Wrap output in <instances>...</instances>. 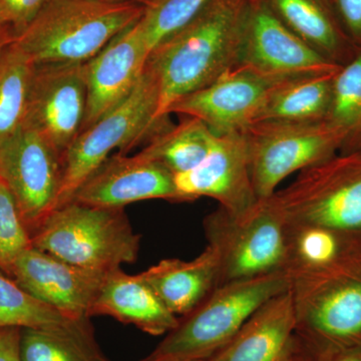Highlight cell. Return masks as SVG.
<instances>
[{"mask_svg": "<svg viewBox=\"0 0 361 361\" xmlns=\"http://www.w3.org/2000/svg\"><path fill=\"white\" fill-rule=\"evenodd\" d=\"M249 1L211 0L151 51L147 66L158 85L159 120H169V109L180 97L236 68Z\"/></svg>", "mask_w": 361, "mask_h": 361, "instance_id": "cell-1", "label": "cell"}, {"mask_svg": "<svg viewBox=\"0 0 361 361\" xmlns=\"http://www.w3.org/2000/svg\"><path fill=\"white\" fill-rule=\"evenodd\" d=\"M145 11L129 2L49 0L14 44L35 65L85 63Z\"/></svg>", "mask_w": 361, "mask_h": 361, "instance_id": "cell-2", "label": "cell"}, {"mask_svg": "<svg viewBox=\"0 0 361 361\" xmlns=\"http://www.w3.org/2000/svg\"><path fill=\"white\" fill-rule=\"evenodd\" d=\"M290 277L294 334L314 360L361 351V258Z\"/></svg>", "mask_w": 361, "mask_h": 361, "instance_id": "cell-3", "label": "cell"}, {"mask_svg": "<svg viewBox=\"0 0 361 361\" xmlns=\"http://www.w3.org/2000/svg\"><path fill=\"white\" fill-rule=\"evenodd\" d=\"M287 271L218 286L179 323L144 360H208L224 348L254 311L272 297L288 290Z\"/></svg>", "mask_w": 361, "mask_h": 361, "instance_id": "cell-4", "label": "cell"}, {"mask_svg": "<svg viewBox=\"0 0 361 361\" xmlns=\"http://www.w3.org/2000/svg\"><path fill=\"white\" fill-rule=\"evenodd\" d=\"M141 235L123 209L71 201L54 209L32 235V246L71 265L109 273L139 255Z\"/></svg>", "mask_w": 361, "mask_h": 361, "instance_id": "cell-5", "label": "cell"}, {"mask_svg": "<svg viewBox=\"0 0 361 361\" xmlns=\"http://www.w3.org/2000/svg\"><path fill=\"white\" fill-rule=\"evenodd\" d=\"M204 229L219 262L218 286L286 271L287 220L274 195L240 215L219 207Z\"/></svg>", "mask_w": 361, "mask_h": 361, "instance_id": "cell-6", "label": "cell"}, {"mask_svg": "<svg viewBox=\"0 0 361 361\" xmlns=\"http://www.w3.org/2000/svg\"><path fill=\"white\" fill-rule=\"evenodd\" d=\"M158 104V85L146 63L130 97L82 130L66 152L56 209L71 201L78 188L111 157V152L118 149L123 154L172 125L169 120L157 118Z\"/></svg>", "mask_w": 361, "mask_h": 361, "instance_id": "cell-7", "label": "cell"}, {"mask_svg": "<svg viewBox=\"0 0 361 361\" xmlns=\"http://www.w3.org/2000/svg\"><path fill=\"white\" fill-rule=\"evenodd\" d=\"M274 197L287 222L361 236V152H342L304 169Z\"/></svg>", "mask_w": 361, "mask_h": 361, "instance_id": "cell-8", "label": "cell"}, {"mask_svg": "<svg viewBox=\"0 0 361 361\" xmlns=\"http://www.w3.org/2000/svg\"><path fill=\"white\" fill-rule=\"evenodd\" d=\"M241 133L258 199L270 198L287 177L336 155L344 144L343 135L326 120L264 121L247 126Z\"/></svg>", "mask_w": 361, "mask_h": 361, "instance_id": "cell-9", "label": "cell"}, {"mask_svg": "<svg viewBox=\"0 0 361 361\" xmlns=\"http://www.w3.org/2000/svg\"><path fill=\"white\" fill-rule=\"evenodd\" d=\"M63 174V157L30 128L23 125L0 142V180L28 231H37L56 209Z\"/></svg>", "mask_w": 361, "mask_h": 361, "instance_id": "cell-10", "label": "cell"}, {"mask_svg": "<svg viewBox=\"0 0 361 361\" xmlns=\"http://www.w3.org/2000/svg\"><path fill=\"white\" fill-rule=\"evenodd\" d=\"M87 99L85 63L35 65L23 125L63 159L82 132Z\"/></svg>", "mask_w": 361, "mask_h": 361, "instance_id": "cell-11", "label": "cell"}, {"mask_svg": "<svg viewBox=\"0 0 361 361\" xmlns=\"http://www.w3.org/2000/svg\"><path fill=\"white\" fill-rule=\"evenodd\" d=\"M274 78H294L338 70L287 27L265 0H250L238 65Z\"/></svg>", "mask_w": 361, "mask_h": 361, "instance_id": "cell-12", "label": "cell"}, {"mask_svg": "<svg viewBox=\"0 0 361 361\" xmlns=\"http://www.w3.org/2000/svg\"><path fill=\"white\" fill-rule=\"evenodd\" d=\"M288 78L236 66L212 84L180 97L168 114L198 118L215 135L242 132L254 123L272 90Z\"/></svg>", "mask_w": 361, "mask_h": 361, "instance_id": "cell-13", "label": "cell"}, {"mask_svg": "<svg viewBox=\"0 0 361 361\" xmlns=\"http://www.w3.org/2000/svg\"><path fill=\"white\" fill-rule=\"evenodd\" d=\"M174 182L178 202L208 197L232 215L245 213L258 201L241 132L215 135L206 158L192 170L174 175Z\"/></svg>", "mask_w": 361, "mask_h": 361, "instance_id": "cell-14", "label": "cell"}, {"mask_svg": "<svg viewBox=\"0 0 361 361\" xmlns=\"http://www.w3.org/2000/svg\"><path fill=\"white\" fill-rule=\"evenodd\" d=\"M11 273L21 288L73 320L90 319L108 274L71 265L32 246L18 257Z\"/></svg>", "mask_w": 361, "mask_h": 361, "instance_id": "cell-15", "label": "cell"}, {"mask_svg": "<svg viewBox=\"0 0 361 361\" xmlns=\"http://www.w3.org/2000/svg\"><path fill=\"white\" fill-rule=\"evenodd\" d=\"M178 202L174 174L140 154L109 157L82 183L71 201L99 208L123 209L135 202Z\"/></svg>", "mask_w": 361, "mask_h": 361, "instance_id": "cell-16", "label": "cell"}, {"mask_svg": "<svg viewBox=\"0 0 361 361\" xmlns=\"http://www.w3.org/2000/svg\"><path fill=\"white\" fill-rule=\"evenodd\" d=\"M140 20L85 63L87 99L82 130L120 106L139 82L149 56Z\"/></svg>", "mask_w": 361, "mask_h": 361, "instance_id": "cell-17", "label": "cell"}, {"mask_svg": "<svg viewBox=\"0 0 361 361\" xmlns=\"http://www.w3.org/2000/svg\"><path fill=\"white\" fill-rule=\"evenodd\" d=\"M97 315L111 316L154 336L169 334L180 320L168 310L141 273L129 275L121 268L104 277L90 310V317Z\"/></svg>", "mask_w": 361, "mask_h": 361, "instance_id": "cell-18", "label": "cell"}, {"mask_svg": "<svg viewBox=\"0 0 361 361\" xmlns=\"http://www.w3.org/2000/svg\"><path fill=\"white\" fill-rule=\"evenodd\" d=\"M295 330L291 289L272 297L243 323L209 361H271Z\"/></svg>", "mask_w": 361, "mask_h": 361, "instance_id": "cell-19", "label": "cell"}, {"mask_svg": "<svg viewBox=\"0 0 361 361\" xmlns=\"http://www.w3.org/2000/svg\"><path fill=\"white\" fill-rule=\"evenodd\" d=\"M141 274L175 315L189 314L219 285V262L207 246L191 261L164 259Z\"/></svg>", "mask_w": 361, "mask_h": 361, "instance_id": "cell-20", "label": "cell"}, {"mask_svg": "<svg viewBox=\"0 0 361 361\" xmlns=\"http://www.w3.org/2000/svg\"><path fill=\"white\" fill-rule=\"evenodd\" d=\"M360 258L361 236L287 222L285 270L290 276L332 269Z\"/></svg>", "mask_w": 361, "mask_h": 361, "instance_id": "cell-21", "label": "cell"}, {"mask_svg": "<svg viewBox=\"0 0 361 361\" xmlns=\"http://www.w3.org/2000/svg\"><path fill=\"white\" fill-rule=\"evenodd\" d=\"M278 18L330 63L343 66L358 49L343 35L325 0H265Z\"/></svg>", "mask_w": 361, "mask_h": 361, "instance_id": "cell-22", "label": "cell"}, {"mask_svg": "<svg viewBox=\"0 0 361 361\" xmlns=\"http://www.w3.org/2000/svg\"><path fill=\"white\" fill-rule=\"evenodd\" d=\"M337 71L284 80L272 90L254 123L325 120L331 102L332 82Z\"/></svg>", "mask_w": 361, "mask_h": 361, "instance_id": "cell-23", "label": "cell"}, {"mask_svg": "<svg viewBox=\"0 0 361 361\" xmlns=\"http://www.w3.org/2000/svg\"><path fill=\"white\" fill-rule=\"evenodd\" d=\"M21 361H109L84 319L66 329H21Z\"/></svg>", "mask_w": 361, "mask_h": 361, "instance_id": "cell-24", "label": "cell"}, {"mask_svg": "<svg viewBox=\"0 0 361 361\" xmlns=\"http://www.w3.org/2000/svg\"><path fill=\"white\" fill-rule=\"evenodd\" d=\"M215 134L196 118L186 116L177 126L157 133L140 155L161 164L173 174L188 172L208 155Z\"/></svg>", "mask_w": 361, "mask_h": 361, "instance_id": "cell-25", "label": "cell"}, {"mask_svg": "<svg viewBox=\"0 0 361 361\" xmlns=\"http://www.w3.org/2000/svg\"><path fill=\"white\" fill-rule=\"evenodd\" d=\"M327 121L344 137L342 152L361 145V49L336 71Z\"/></svg>", "mask_w": 361, "mask_h": 361, "instance_id": "cell-26", "label": "cell"}, {"mask_svg": "<svg viewBox=\"0 0 361 361\" xmlns=\"http://www.w3.org/2000/svg\"><path fill=\"white\" fill-rule=\"evenodd\" d=\"M35 63L13 44L0 63V142L25 123Z\"/></svg>", "mask_w": 361, "mask_h": 361, "instance_id": "cell-27", "label": "cell"}, {"mask_svg": "<svg viewBox=\"0 0 361 361\" xmlns=\"http://www.w3.org/2000/svg\"><path fill=\"white\" fill-rule=\"evenodd\" d=\"M82 320L66 317L21 288L16 281L0 274V329H66Z\"/></svg>", "mask_w": 361, "mask_h": 361, "instance_id": "cell-28", "label": "cell"}, {"mask_svg": "<svg viewBox=\"0 0 361 361\" xmlns=\"http://www.w3.org/2000/svg\"><path fill=\"white\" fill-rule=\"evenodd\" d=\"M211 0H158L140 20L149 54L164 39L193 20Z\"/></svg>", "mask_w": 361, "mask_h": 361, "instance_id": "cell-29", "label": "cell"}, {"mask_svg": "<svg viewBox=\"0 0 361 361\" xmlns=\"http://www.w3.org/2000/svg\"><path fill=\"white\" fill-rule=\"evenodd\" d=\"M32 247L28 231L13 195L0 180V268L11 273L18 257Z\"/></svg>", "mask_w": 361, "mask_h": 361, "instance_id": "cell-30", "label": "cell"}, {"mask_svg": "<svg viewBox=\"0 0 361 361\" xmlns=\"http://www.w3.org/2000/svg\"><path fill=\"white\" fill-rule=\"evenodd\" d=\"M49 0H0V13L6 25L13 28L16 35L28 25Z\"/></svg>", "mask_w": 361, "mask_h": 361, "instance_id": "cell-31", "label": "cell"}, {"mask_svg": "<svg viewBox=\"0 0 361 361\" xmlns=\"http://www.w3.org/2000/svg\"><path fill=\"white\" fill-rule=\"evenodd\" d=\"M346 39L361 49V0H325Z\"/></svg>", "mask_w": 361, "mask_h": 361, "instance_id": "cell-32", "label": "cell"}, {"mask_svg": "<svg viewBox=\"0 0 361 361\" xmlns=\"http://www.w3.org/2000/svg\"><path fill=\"white\" fill-rule=\"evenodd\" d=\"M18 327L0 329V361H21Z\"/></svg>", "mask_w": 361, "mask_h": 361, "instance_id": "cell-33", "label": "cell"}, {"mask_svg": "<svg viewBox=\"0 0 361 361\" xmlns=\"http://www.w3.org/2000/svg\"><path fill=\"white\" fill-rule=\"evenodd\" d=\"M271 361H315L301 339L293 334L283 348Z\"/></svg>", "mask_w": 361, "mask_h": 361, "instance_id": "cell-34", "label": "cell"}, {"mask_svg": "<svg viewBox=\"0 0 361 361\" xmlns=\"http://www.w3.org/2000/svg\"><path fill=\"white\" fill-rule=\"evenodd\" d=\"M14 39H16V33L11 26H0V63H1L7 49L13 44Z\"/></svg>", "mask_w": 361, "mask_h": 361, "instance_id": "cell-35", "label": "cell"}, {"mask_svg": "<svg viewBox=\"0 0 361 361\" xmlns=\"http://www.w3.org/2000/svg\"><path fill=\"white\" fill-rule=\"evenodd\" d=\"M329 361H361V351L344 353V355L336 356Z\"/></svg>", "mask_w": 361, "mask_h": 361, "instance_id": "cell-36", "label": "cell"}, {"mask_svg": "<svg viewBox=\"0 0 361 361\" xmlns=\"http://www.w3.org/2000/svg\"><path fill=\"white\" fill-rule=\"evenodd\" d=\"M99 1L104 2H129V4H139L148 8V7L155 4L158 0H99Z\"/></svg>", "mask_w": 361, "mask_h": 361, "instance_id": "cell-37", "label": "cell"}, {"mask_svg": "<svg viewBox=\"0 0 361 361\" xmlns=\"http://www.w3.org/2000/svg\"><path fill=\"white\" fill-rule=\"evenodd\" d=\"M1 25H7L6 23H4V20H2L1 13H0V26Z\"/></svg>", "mask_w": 361, "mask_h": 361, "instance_id": "cell-38", "label": "cell"}, {"mask_svg": "<svg viewBox=\"0 0 361 361\" xmlns=\"http://www.w3.org/2000/svg\"><path fill=\"white\" fill-rule=\"evenodd\" d=\"M355 151H360L361 152V145L360 147H358L357 149H355Z\"/></svg>", "mask_w": 361, "mask_h": 361, "instance_id": "cell-39", "label": "cell"}, {"mask_svg": "<svg viewBox=\"0 0 361 361\" xmlns=\"http://www.w3.org/2000/svg\"><path fill=\"white\" fill-rule=\"evenodd\" d=\"M195 361H209V360H195Z\"/></svg>", "mask_w": 361, "mask_h": 361, "instance_id": "cell-40", "label": "cell"}]
</instances>
